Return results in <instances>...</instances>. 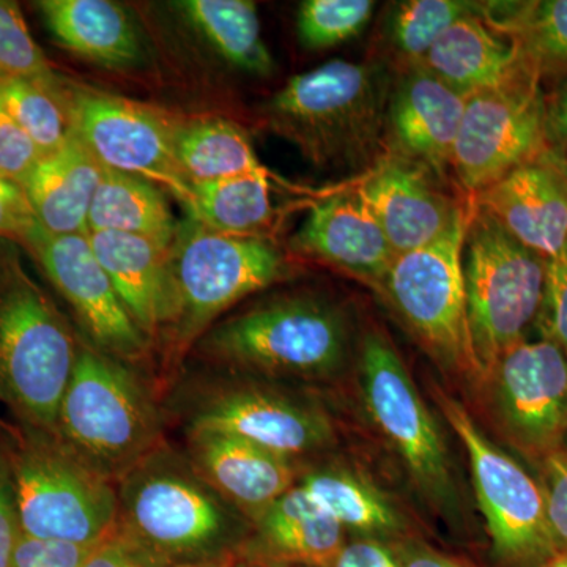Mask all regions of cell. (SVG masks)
<instances>
[{
    "instance_id": "d590c367",
    "label": "cell",
    "mask_w": 567,
    "mask_h": 567,
    "mask_svg": "<svg viewBox=\"0 0 567 567\" xmlns=\"http://www.w3.org/2000/svg\"><path fill=\"white\" fill-rule=\"evenodd\" d=\"M52 71L32 39L20 6L0 0V78H43Z\"/></svg>"
},
{
    "instance_id": "d6a6232c",
    "label": "cell",
    "mask_w": 567,
    "mask_h": 567,
    "mask_svg": "<svg viewBox=\"0 0 567 567\" xmlns=\"http://www.w3.org/2000/svg\"><path fill=\"white\" fill-rule=\"evenodd\" d=\"M51 74L43 78H0V106L31 136L44 155L61 147L71 134L69 114L52 89Z\"/></svg>"
},
{
    "instance_id": "60d3db41",
    "label": "cell",
    "mask_w": 567,
    "mask_h": 567,
    "mask_svg": "<svg viewBox=\"0 0 567 567\" xmlns=\"http://www.w3.org/2000/svg\"><path fill=\"white\" fill-rule=\"evenodd\" d=\"M235 557L205 563H169L153 558L114 535L95 547L84 567H230Z\"/></svg>"
},
{
    "instance_id": "4dcf8cb0",
    "label": "cell",
    "mask_w": 567,
    "mask_h": 567,
    "mask_svg": "<svg viewBox=\"0 0 567 567\" xmlns=\"http://www.w3.org/2000/svg\"><path fill=\"white\" fill-rule=\"evenodd\" d=\"M175 153L192 185L248 174H275L260 163L248 133L227 118L178 123Z\"/></svg>"
},
{
    "instance_id": "ab89813d",
    "label": "cell",
    "mask_w": 567,
    "mask_h": 567,
    "mask_svg": "<svg viewBox=\"0 0 567 567\" xmlns=\"http://www.w3.org/2000/svg\"><path fill=\"white\" fill-rule=\"evenodd\" d=\"M40 226L24 188L0 175V238L22 246Z\"/></svg>"
},
{
    "instance_id": "f6af8a7d",
    "label": "cell",
    "mask_w": 567,
    "mask_h": 567,
    "mask_svg": "<svg viewBox=\"0 0 567 567\" xmlns=\"http://www.w3.org/2000/svg\"><path fill=\"white\" fill-rule=\"evenodd\" d=\"M546 107V128L550 147H567V74L558 82L548 95H544Z\"/></svg>"
},
{
    "instance_id": "ac0fdd59",
    "label": "cell",
    "mask_w": 567,
    "mask_h": 567,
    "mask_svg": "<svg viewBox=\"0 0 567 567\" xmlns=\"http://www.w3.org/2000/svg\"><path fill=\"white\" fill-rule=\"evenodd\" d=\"M186 458L227 505L251 522L298 480L293 458L210 429H188Z\"/></svg>"
},
{
    "instance_id": "9c48e42d",
    "label": "cell",
    "mask_w": 567,
    "mask_h": 567,
    "mask_svg": "<svg viewBox=\"0 0 567 567\" xmlns=\"http://www.w3.org/2000/svg\"><path fill=\"white\" fill-rule=\"evenodd\" d=\"M472 207V200L462 205L434 244L395 256L380 289L443 364L483 379L466 315L464 241Z\"/></svg>"
},
{
    "instance_id": "bcb514c9",
    "label": "cell",
    "mask_w": 567,
    "mask_h": 567,
    "mask_svg": "<svg viewBox=\"0 0 567 567\" xmlns=\"http://www.w3.org/2000/svg\"><path fill=\"white\" fill-rule=\"evenodd\" d=\"M394 551L401 567H465L420 544H401Z\"/></svg>"
},
{
    "instance_id": "ee69618b",
    "label": "cell",
    "mask_w": 567,
    "mask_h": 567,
    "mask_svg": "<svg viewBox=\"0 0 567 567\" xmlns=\"http://www.w3.org/2000/svg\"><path fill=\"white\" fill-rule=\"evenodd\" d=\"M328 567H401L394 548L372 537L347 540Z\"/></svg>"
},
{
    "instance_id": "f35d334b",
    "label": "cell",
    "mask_w": 567,
    "mask_h": 567,
    "mask_svg": "<svg viewBox=\"0 0 567 567\" xmlns=\"http://www.w3.org/2000/svg\"><path fill=\"white\" fill-rule=\"evenodd\" d=\"M95 547L21 535L11 567H84Z\"/></svg>"
},
{
    "instance_id": "f1b7e54d",
    "label": "cell",
    "mask_w": 567,
    "mask_h": 567,
    "mask_svg": "<svg viewBox=\"0 0 567 567\" xmlns=\"http://www.w3.org/2000/svg\"><path fill=\"white\" fill-rule=\"evenodd\" d=\"M278 186L293 188L276 174H248L194 185L193 210L188 218L208 229L237 237L268 238L278 218L274 193Z\"/></svg>"
},
{
    "instance_id": "7c38bea8",
    "label": "cell",
    "mask_w": 567,
    "mask_h": 567,
    "mask_svg": "<svg viewBox=\"0 0 567 567\" xmlns=\"http://www.w3.org/2000/svg\"><path fill=\"white\" fill-rule=\"evenodd\" d=\"M543 84L535 76L473 93L454 144L451 167L475 197L550 148Z\"/></svg>"
},
{
    "instance_id": "b9f144b4",
    "label": "cell",
    "mask_w": 567,
    "mask_h": 567,
    "mask_svg": "<svg viewBox=\"0 0 567 567\" xmlns=\"http://www.w3.org/2000/svg\"><path fill=\"white\" fill-rule=\"evenodd\" d=\"M546 462V484L543 491L548 527L555 546L567 550V450L554 451L548 454Z\"/></svg>"
},
{
    "instance_id": "5bb4252c",
    "label": "cell",
    "mask_w": 567,
    "mask_h": 567,
    "mask_svg": "<svg viewBox=\"0 0 567 567\" xmlns=\"http://www.w3.org/2000/svg\"><path fill=\"white\" fill-rule=\"evenodd\" d=\"M22 248L70 306L89 344L130 364L147 354L151 341L112 286L87 234L54 235L40 226Z\"/></svg>"
},
{
    "instance_id": "d6986e66",
    "label": "cell",
    "mask_w": 567,
    "mask_h": 567,
    "mask_svg": "<svg viewBox=\"0 0 567 567\" xmlns=\"http://www.w3.org/2000/svg\"><path fill=\"white\" fill-rule=\"evenodd\" d=\"M473 203L544 260L567 248V182L550 148L488 186Z\"/></svg>"
},
{
    "instance_id": "e0dca14e",
    "label": "cell",
    "mask_w": 567,
    "mask_h": 567,
    "mask_svg": "<svg viewBox=\"0 0 567 567\" xmlns=\"http://www.w3.org/2000/svg\"><path fill=\"white\" fill-rule=\"evenodd\" d=\"M435 178L421 164L386 155L354 185L395 256L434 244L464 205L450 199Z\"/></svg>"
},
{
    "instance_id": "8d00e7d4",
    "label": "cell",
    "mask_w": 567,
    "mask_h": 567,
    "mask_svg": "<svg viewBox=\"0 0 567 567\" xmlns=\"http://www.w3.org/2000/svg\"><path fill=\"white\" fill-rule=\"evenodd\" d=\"M43 155L31 136L0 106V175L22 186Z\"/></svg>"
},
{
    "instance_id": "484cf974",
    "label": "cell",
    "mask_w": 567,
    "mask_h": 567,
    "mask_svg": "<svg viewBox=\"0 0 567 567\" xmlns=\"http://www.w3.org/2000/svg\"><path fill=\"white\" fill-rule=\"evenodd\" d=\"M48 31L63 50L106 69L144 61V41L132 14L107 0H43L37 3Z\"/></svg>"
},
{
    "instance_id": "5b68a950",
    "label": "cell",
    "mask_w": 567,
    "mask_h": 567,
    "mask_svg": "<svg viewBox=\"0 0 567 567\" xmlns=\"http://www.w3.org/2000/svg\"><path fill=\"white\" fill-rule=\"evenodd\" d=\"M193 349L208 363L235 372L324 379L346 363L349 327L328 301L292 295L216 322Z\"/></svg>"
},
{
    "instance_id": "e575fe53",
    "label": "cell",
    "mask_w": 567,
    "mask_h": 567,
    "mask_svg": "<svg viewBox=\"0 0 567 567\" xmlns=\"http://www.w3.org/2000/svg\"><path fill=\"white\" fill-rule=\"evenodd\" d=\"M374 10L372 0H306L298 9V40L308 50L333 48L360 35Z\"/></svg>"
},
{
    "instance_id": "3957f363",
    "label": "cell",
    "mask_w": 567,
    "mask_h": 567,
    "mask_svg": "<svg viewBox=\"0 0 567 567\" xmlns=\"http://www.w3.org/2000/svg\"><path fill=\"white\" fill-rule=\"evenodd\" d=\"M55 436L118 483L163 446L162 416L133 364L81 341Z\"/></svg>"
},
{
    "instance_id": "681fc988",
    "label": "cell",
    "mask_w": 567,
    "mask_h": 567,
    "mask_svg": "<svg viewBox=\"0 0 567 567\" xmlns=\"http://www.w3.org/2000/svg\"><path fill=\"white\" fill-rule=\"evenodd\" d=\"M546 567H567V554L558 555Z\"/></svg>"
},
{
    "instance_id": "7dc6e473",
    "label": "cell",
    "mask_w": 567,
    "mask_h": 567,
    "mask_svg": "<svg viewBox=\"0 0 567 567\" xmlns=\"http://www.w3.org/2000/svg\"><path fill=\"white\" fill-rule=\"evenodd\" d=\"M230 567H309L298 565H284V563L254 561V559H245L235 557Z\"/></svg>"
},
{
    "instance_id": "cb8c5ba5",
    "label": "cell",
    "mask_w": 567,
    "mask_h": 567,
    "mask_svg": "<svg viewBox=\"0 0 567 567\" xmlns=\"http://www.w3.org/2000/svg\"><path fill=\"white\" fill-rule=\"evenodd\" d=\"M420 65L466 99L535 76L522 61L516 44L483 20V2L477 13L454 22Z\"/></svg>"
},
{
    "instance_id": "c3c4849f",
    "label": "cell",
    "mask_w": 567,
    "mask_h": 567,
    "mask_svg": "<svg viewBox=\"0 0 567 567\" xmlns=\"http://www.w3.org/2000/svg\"><path fill=\"white\" fill-rule=\"evenodd\" d=\"M550 155L554 162L557 163L559 171L565 175L567 182V147L566 148H554L550 147Z\"/></svg>"
},
{
    "instance_id": "7a4b0ae2",
    "label": "cell",
    "mask_w": 567,
    "mask_h": 567,
    "mask_svg": "<svg viewBox=\"0 0 567 567\" xmlns=\"http://www.w3.org/2000/svg\"><path fill=\"white\" fill-rule=\"evenodd\" d=\"M115 535L153 558L205 563L235 557L246 537L233 506L166 446L117 483Z\"/></svg>"
},
{
    "instance_id": "277c9868",
    "label": "cell",
    "mask_w": 567,
    "mask_h": 567,
    "mask_svg": "<svg viewBox=\"0 0 567 567\" xmlns=\"http://www.w3.org/2000/svg\"><path fill=\"white\" fill-rule=\"evenodd\" d=\"M80 344L17 254L0 256V399L29 429L55 435Z\"/></svg>"
},
{
    "instance_id": "30bf717a",
    "label": "cell",
    "mask_w": 567,
    "mask_h": 567,
    "mask_svg": "<svg viewBox=\"0 0 567 567\" xmlns=\"http://www.w3.org/2000/svg\"><path fill=\"white\" fill-rule=\"evenodd\" d=\"M50 82L69 114L71 132L106 169L155 183L192 213L194 188L175 153L178 122L147 104L78 84L55 71Z\"/></svg>"
},
{
    "instance_id": "83f0119b",
    "label": "cell",
    "mask_w": 567,
    "mask_h": 567,
    "mask_svg": "<svg viewBox=\"0 0 567 567\" xmlns=\"http://www.w3.org/2000/svg\"><path fill=\"white\" fill-rule=\"evenodd\" d=\"M178 226L166 192L155 183L106 169L89 212V233H115L173 245Z\"/></svg>"
},
{
    "instance_id": "6da1fadb",
    "label": "cell",
    "mask_w": 567,
    "mask_h": 567,
    "mask_svg": "<svg viewBox=\"0 0 567 567\" xmlns=\"http://www.w3.org/2000/svg\"><path fill=\"white\" fill-rule=\"evenodd\" d=\"M390 95L382 65L330 61L290 78L260 121L319 169L369 171L383 158Z\"/></svg>"
},
{
    "instance_id": "74e56055",
    "label": "cell",
    "mask_w": 567,
    "mask_h": 567,
    "mask_svg": "<svg viewBox=\"0 0 567 567\" xmlns=\"http://www.w3.org/2000/svg\"><path fill=\"white\" fill-rule=\"evenodd\" d=\"M546 262V290L537 320L544 336L567 352V248Z\"/></svg>"
},
{
    "instance_id": "ba28073f",
    "label": "cell",
    "mask_w": 567,
    "mask_h": 567,
    "mask_svg": "<svg viewBox=\"0 0 567 567\" xmlns=\"http://www.w3.org/2000/svg\"><path fill=\"white\" fill-rule=\"evenodd\" d=\"M464 241L466 315L484 377L537 320L547 262L473 203Z\"/></svg>"
},
{
    "instance_id": "1f68e13d",
    "label": "cell",
    "mask_w": 567,
    "mask_h": 567,
    "mask_svg": "<svg viewBox=\"0 0 567 567\" xmlns=\"http://www.w3.org/2000/svg\"><path fill=\"white\" fill-rule=\"evenodd\" d=\"M301 487L347 529L383 540L401 535L404 520L393 503L363 476L344 468L324 466L311 470L300 480Z\"/></svg>"
},
{
    "instance_id": "9a60e30c",
    "label": "cell",
    "mask_w": 567,
    "mask_h": 567,
    "mask_svg": "<svg viewBox=\"0 0 567 567\" xmlns=\"http://www.w3.org/2000/svg\"><path fill=\"white\" fill-rule=\"evenodd\" d=\"M188 429L226 432L289 458L316 453L333 440L322 410L251 383L208 388L194 401Z\"/></svg>"
},
{
    "instance_id": "8fae6325",
    "label": "cell",
    "mask_w": 567,
    "mask_h": 567,
    "mask_svg": "<svg viewBox=\"0 0 567 567\" xmlns=\"http://www.w3.org/2000/svg\"><path fill=\"white\" fill-rule=\"evenodd\" d=\"M360 380L369 416L427 502L445 516H457L456 481L439 425L398 350L379 331L365 334L361 344Z\"/></svg>"
},
{
    "instance_id": "52a82bcc",
    "label": "cell",
    "mask_w": 567,
    "mask_h": 567,
    "mask_svg": "<svg viewBox=\"0 0 567 567\" xmlns=\"http://www.w3.org/2000/svg\"><path fill=\"white\" fill-rule=\"evenodd\" d=\"M175 350L193 349L235 305L290 275L281 249L260 237H237L186 218L169 249Z\"/></svg>"
},
{
    "instance_id": "603a6c76",
    "label": "cell",
    "mask_w": 567,
    "mask_h": 567,
    "mask_svg": "<svg viewBox=\"0 0 567 567\" xmlns=\"http://www.w3.org/2000/svg\"><path fill=\"white\" fill-rule=\"evenodd\" d=\"M93 252L148 341L167 333L174 319L169 249L151 238L89 233Z\"/></svg>"
},
{
    "instance_id": "f546056e",
    "label": "cell",
    "mask_w": 567,
    "mask_h": 567,
    "mask_svg": "<svg viewBox=\"0 0 567 567\" xmlns=\"http://www.w3.org/2000/svg\"><path fill=\"white\" fill-rule=\"evenodd\" d=\"M174 7L224 62L252 76L274 73L275 59L265 43L256 3L249 0H182Z\"/></svg>"
},
{
    "instance_id": "7402d4cb",
    "label": "cell",
    "mask_w": 567,
    "mask_h": 567,
    "mask_svg": "<svg viewBox=\"0 0 567 567\" xmlns=\"http://www.w3.org/2000/svg\"><path fill=\"white\" fill-rule=\"evenodd\" d=\"M346 543L344 527L297 483L252 522L235 557L328 567Z\"/></svg>"
},
{
    "instance_id": "8992f818",
    "label": "cell",
    "mask_w": 567,
    "mask_h": 567,
    "mask_svg": "<svg viewBox=\"0 0 567 567\" xmlns=\"http://www.w3.org/2000/svg\"><path fill=\"white\" fill-rule=\"evenodd\" d=\"M6 458L22 535L100 546L117 533V483L58 436L29 429Z\"/></svg>"
},
{
    "instance_id": "d4e9b609",
    "label": "cell",
    "mask_w": 567,
    "mask_h": 567,
    "mask_svg": "<svg viewBox=\"0 0 567 567\" xmlns=\"http://www.w3.org/2000/svg\"><path fill=\"white\" fill-rule=\"evenodd\" d=\"M103 174V164L71 132L61 147L41 156L22 188L44 230L89 234V212Z\"/></svg>"
},
{
    "instance_id": "44dd1931",
    "label": "cell",
    "mask_w": 567,
    "mask_h": 567,
    "mask_svg": "<svg viewBox=\"0 0 567 567\" xmlns=\"http://www.w3.org/2000/svg\"><path fill=\"white\" fill-rule=\"evenodd\" d=\"M290 245L300 256L379 287L395 257L357 186L317 200Z\"/></svg>"
},
{
    "instance_id": "4316f807",
    "label": "cell",
    "mask_w": 567,
    "mask_h": 567,
    "mask_svg": "<svg viewBox=\"0 0 567 567\" xmlns=\"http://www.w3.org/2000/svg\"><path fill=\"white\" fill-rule=\"evenodd\" d=\"M483 20L507 37L540 84L567 74V0L483 2Z\"/></svg>"
},
{
    "instance_id": "4fadbf2b",
    "label": "cell",
    "mask_w": 567,
    "mask_h": 567,
    "mask_svg": "<svg viewBox=\"0 0 567 567\" xmlns=\"http://www.w3.org/2000/svg\"><path fill=\"white\" fill-rule=\"evenodd\" d=\"M436 401L468 453L477 503L496 551L529 559L554 550L543 487L477 429L465 406L442 391Z\"/></svg>"
},
{
    "instance_id": "836d02e7",
    "label": "cell",
    "mask_w": 567,
    "mask_h": 567,
    "mask_svg": "<svg viewBox=\"0 0 567 567\" xmlns=\"http://www.w3.org/2000/svg\"><path fill=\"white\" fill-rule=\"evenodd\" d=\"M481 2L409 0L395 3L386 20L391 48L409 66L420 65L440 39L461 18L477 13Z\"/></svg>"
},
{
    "instance_id": "ffe728a7",
    "label": "cell",
    "mask_w": 567,
    "mask_h": 567,
    "mask_svg": "<svg viewBox=\"0 0 567 567\" xmlns=\"http://www.w3.org/2000/svg\"><path fill=\"white\" fill-rule=\"evenodd\" d=\"M465 103L466 96L423 66H409L388 102L386 142L394 155L445 177Z\"/></svg>"
},
{
    "instance_id": "2e32d148",
    "label": "cell",
    "mask_w": 567,
    "mask_h": 567,
    "mask_svg": "<svg viewBox=\"0 0 567 567\" xmlns=\"http://www.w3.org/2000/svg\"><path fill=\"white\" fill-rule=\"evenodd\" d=\"M496 405L509 434L533 453H554L567 435V352L551 339L524 338L499 354Z\"/></svg>"
},
{
    "instance_id": "7bdbcfd3",
    "label": "cell",
    "mask_w": 567,
    "mask_h": 567,
    "mask_svg": "<svg viewBox=\"0 0 567 567\" xmlns=\"http://www.w3.org/2000/svg\"><path fill=\"white\" fill-rule=\"evenodd\" d=\"M21 535L9 465L7 458H0V567H11Z\"/></svg>"
}]
</instances>
